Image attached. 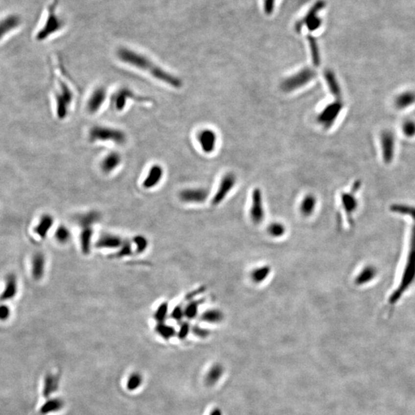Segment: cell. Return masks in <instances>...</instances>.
<instances>
[{
  "label": "cell",
  "instance_id": "obj_10",
  "mask_svg": "<svg viewBox=\"0 0 415 415\" xmlns=\"http://www.w3.org/2000/svg\"><path fill=\"white\" fill-rule=\"evenodd\" d=\"M235 184H236V176L234 173L228 172L226 175H224L215 191V195L211 199V205L216 206L223 203L224 200L227 198Z\"/></svg>",
  "mask_w": 415,
  "mask_h": 415
},
{
  "label": "cell",
  "instance_id": "obj_15",
  "mask_svg": "<svg viewBox=\"0 0 415 415\" xmlns=\"http://www.w3.org/2000/svg\"><path fill=\"white\" fill-rule=\"evenodd\" d=\"M394 136L392 132L385 130L381 134V146L382 158L386 164H390L394 156Z\"/></svg>",
  "mask_w": 415,
  "mask_h": 415
},
{
  "label": "cell",
  "instance_id": "obj_8",
  "mask_svg": "<svg viewBox=\"0 0 415 415\" xmlns=\"http://www.w3.org/2000/svg\"><path fill=\"white\" fill-rule=\"evenodd\" d=\"M135 100L138 102H146V99L144 97L138 96L134 92L128 87H122L118 89L111 98V106L115 111H123L127 105L128 101Z\"/></svg>",
  "mask_w": 415,
  "mask_h": 415
},
{
  "label": "cell",
  "instance_id": "obj_19",
  "mask_svg": "<svg viewBox=\"0 0 415 415\" xmlns=\"http://www.w3.org/2000/svg\"><path fill=\"white\" fill-rule=\"evenodd\" d=\"M21 24V19L17 15H9L0 20V40L9 32L16 29Z\"/></svg>",
  "mask_w": 415,
  "mask_h": 415
},
{
  "label": "cell",
  "instance_id": "obj_28",
  "mask_svg": "<svg viewBox=\"0 0 415 415\" xmlns=\"http://www.w3.org/2000/svg\"><path fill=\"white\" fill-rule=\"evenodd\" d=\"M415 103V93L406 91L397 95L394 99V106L397 109H405Z\"/></svg>",
  "mask_w": 415,
  "mask_h": 415
},
{
  "label": "cell",
  "instance_id": "obj_34",
  "mask_svg": "<svg viewBox=\"0 0 415 415\" xmlns=\"http://www.w3.org/2000/svg\"><path fill=\"white\" fill-rule=\"evenodd\" d=\"M63 405H64L63 401L59 398L49 400L42 406L41 409H40V413L43 414V415H46V414L52 413V412H58V411L61 410Z\"/></svg>",
  "mask_w": 415,
  "mask_h": 415
},
{
  "label": "cell",
  "instance_id": "obj_2",
  "mask_svg": "<svg viewBox=\"0 0 415 415\" xmlns=\"http://www.w3.org/2000/svg\"><path fill=\"white\" fill-rule=\"evenodd\" d=\"M390 209L394 213L410 216L412 219L410 243L402 277L398 286L389 297V303L394 304L399 301L415 280V207L408 205L394 204L391 206Z\"/></svg>",
  "mask_w": 415,
  "mask_h": 415
},
{
  "label": "cell",
  "instance_id": "obj_31",
  "mask_svg": "<svg viewBox=\"0 0 415 415\" xmlns=\"http://www.w3.org/2000/svg\"><path fill=\"white\" fill-rule=\"evenodd\" d=\"M100 218V215L97 211H92L85 213L78 216L77 221L79 226L83 228L92 227L93 224L96 223Z\"/></svg>",
  "mask_w": 415,
  "mask_h": 415
},
{
  "label": "cell",
  "instance_id": "obj_43",
  "mask_svg": "<svg viewBox=\"0 0 415 415\" xmlns=\"http://www.w3.org/2000/svg\"><path fill=\"white\" fill-rule=\"evenodd\" d=\"M131 253H132V246H131L130 242H124L116 254L118 258H122L125 256H129Z\"/></svg>",
  "mask_w": 415,
  "mask_h": 415
},
{
  "label": "cell",
  "instance_id": "obj_24",
  "mask_svg": "<svg viewBox=\"0 0 415 415\" xmlns=\"http://www.w3.org/2000/svg\"><path fill=\"white\" fill-rule=\"evenodd\" d=\"M225 319V315L222 310L218 308H209L202 313L200 315L201 321L206 322L208 324H220Z\"/></svg>",
  "mask_w": 415,
  "mask_h": 415
},
{
  "label": "cell",
  "instance_id": "obj_9",
  "mask_svg": "<svg viewBox=\"0 0 415 415\" xmlns=\"http://www.w3.org/2000/svg\"><path fill=\"white\" fill-rule=\"evenodd\" d=\"M249 217L251 221L255 225H258L265 220V210L263 195L259 188H254L252 193Z\"/></svg>",
  "mask_w": 415,
  "mask_h": 415
},
{
  "label": "cell",
  "instance_id": "obj_25",
  "mask_svg": "<svg viewBox=\"0 0 415 415\" xmlns=\"http://www.w3.org/2000/svg\"><path fill=\"white\" fill-rule=\"evenodd\" d=\"M54 218L50 215H44L40 218V222L34 229V232L38 234L40 238H46L48 231L53 226Z\"/></svg>",
  "mask_w": 415,
  "mask_h": 415
},
{
  "label": "cell",
  "instance_id": "obj_45",
  "mask_svg": "<svg viewBox=\"0 0 415 415\" xmlns=\"http://www.w3.org/2000/svg\"><path fill=\"white\" fill-rule=\"evenodd\" d=\"M192 333L196 337H199L200 338H206L209 335V331H208L206 328L199 327V326L195 325L192 327Z\"/></svg>",
  "mask_w": 415,
  "mask_h": 415
},
{
  "label": "cell",
  "instance_id": "obj_13",
  "mask_svg": "<svg viewBox=\"0 0 415 415\" xmlns=\"http://www.w3.org/2000/svg\"><path fill=\"white\" fill-rule=\"evenodd\" d=\"M361 181H356L353 184L351 192H344L341 195V203H342V208L346 213L348 219L352 218L353 214L356 211L358 208V201H357L355 193L361 187Z\"/></svg>",
  "mask_w": 415,
  "mask_h": 415
},
{
  "label": "cell",
  "instance_id": "obj_17",
  "mask_svg": "<svg viewBox=\"0 0 415 415\" xmlns=\"http://www.w3.org/2000/svg\"><path fill=\"white\" fill-rule=\"evenodd\" d=\"M122 158L119 152H110L104 156L103 159L101 160L100 166L101 171L104 174H111L112 172L116 170L121 163H122Z\"/></svg>",
  "mask_w": 415,
  "mask_h": 415
},
{
  "label": "cell",
  "instance_id": "obj_41",
  "mask_svg": "<svg viewBox=\"0 0 415 415\" xmlns=\"http://www.w3.org/2000/svg\"><path fill=\"white\" fill-rule=\"evenodd\" d=\"M401 129L405 136L409 138L415 136V122L413 120H406L402 124Z\"/></svg>",
  "mask_w": 415,
  "mask_h": 415
},
{
  "label": "cell",
  "instance_id": "obj_44",
  "mask_svg": "<svg viewBox=\"0 0 415 415\" xmlns=\"http://www.w3.org/2000/svg\"><path fill=\"white\" fill-rule=\"evenodd\" d=\"M190 330H191V327H190V324H188V322H183L177 332V336L179 337V339L183 340L188 336Z\"/></svg>",
  "mask_w": 415,
  "mask_h": 415
},
{
  "label": "cell",
  "instance_id": "obj_12",
  "mask_svg": "<svg viewBox=\"0 0 415 415\" xmlns=\"http://www.w3.org/2000/svg\"><path fill=\"white\" fill-rule=\"evenodd\" d=\"M196 140L201 149L206 154H211L215 152L218 142V136L215 131L208 128L202 129L197 133Z\"/></svg>",
  "mask_w": 415,
  "mask_h": 415
},
{
  "label": "cell",
  "instance_id": "obj_1",
  "mask_svg": "<svg viewBox=\"0 0 415 415\" xmlns=\"http://www.w3.org/2000/svg\"><path fill=\"white\" fill-rule=\"evenodd\" d=\"M116 55L122 63L146 72L161 83H165L172 88L180 89L183 87V81L178 76L168 72L141 52L132 48L122 47L117 50Z\"/></svg>",
  "mask_w": 415,
  "mask_h": 415
},
{
  "label": "cell",
  "instance_id": "obj_14",
  "mask_svg": "<svg viewBox=\"0 0 415 415\" xmlns=\"http://www.w3.org/2000/svg\"><path fill=\"white\" fill-rule=\"evenodd\" d=\"M107 99V90L104 86H98L92 92L86 102V108L88 113L95 114L102 109Z\"/></svg>",
  "mask_w": 415,
  "mask_h": 415
},
{
  "label": "cell",
  "instance_id": "obj_7",
  "mask_svg": "<svg viewBox=\"0 0 415 415\" xmlns=\"http://www.w3.org/2000/svg\"><path fill=\"white\" fill-rule=\"evenodd\" d=\"M56 114L59 119H64L68 115L70 106L73 101V92L67 83L59 80L56 93Z\"/></svg>",
  "mask_w": 415,
  "mask_h": 415
},
{
  "label": "cell",
  "instance_id": "obj_29",
  "mask_svg": "<svg viewBox=\"0 0 415 415\" xmlns=\"http://www.w3.org/2000/svg\"><path fill=\"white\" fill-rule=\"evenodd\" d=\"M377 274V270L374 266L368 265L365 267L355 278V283L358 285H365L370 282L371 280L374 279Z\"/></svg>",
  "mask_w": 415,
  "mask_h": 415
},
{
  "label": "cell",
  "instance_id": "obj_42",
  "mask_svg": "<svg viewBox=\"0 0 415 415\" xmlns=\"http://www.w3.org/2000/svg\"><path fill=\"white\" fill-rule=\"evenodd\" d=\"M133 242H134L135 245H136V252L138 253H142L146 250L147 247H148V240L146 239V238H145L144 236H141V235H138V236H136L133 239Z\"/></svg>",
  "mask_w": 415,
  "mask_h": 415
},
{
  "label": "cell",
  "instance_id": "obj_33",
  "mask_svg": "<svg viewBox=\"0 0 415 415\" xmlns=\"http://www.w3.org/2000/svg\"><path fill=\"white\" fill-rule=\"evenodd\" d=\"M58 378L52 374H48L46 376L43 385V396L48 397L52 393L57 389Z\"/></svg>",
  "mask_w": 415,
  "mask_h": 415
},
{
  "label": "cell",
  "instance_id": "obj_18",
  "mask_svg": "<svg viewBox=\"0 0 415 415\" xmlns=\"http://www.w3.org/2000/svg\"><path fill=\"white\" fill-rule=\"evenodd\" d=\"M124 241L117 234L106 233L99 237L95 242V247L102 249H118L122 246Z\"/></svg>",
  "mask_w": 415,
  "mask_h": 415
},
{
  "label": "cell",
  "instance_id": "obj_4",
  "mask_svg": "<svg viewBox=\"0 0 415 415\" xmlns=\"http://www.w3.org/2000/svg\"><path fill=\"white\" fill-rule=\"evenodd\" d=\"M58 3H59L58 0H53L50 5H48V13H47L45 23L43 24L42 29L36 35V39L39 41L46 40L49 36L59 32L64 27V21L56 13Z\"/></svg>",
  "mask_w": 415,
  "mask_h": 415
},
{
  "label": "cell",
  "instance_id": "obj_26",
  "mask_svg": "<svg viewBox=\"0 0 415 415\" xmlns=\"http://www.w3.org/2000/svg\"><path fill=\"white\" fill-rule=\"evenodd\" d=\"M272 269L269 265L256 267L250 273V278L254 284L259 285L266 281L270 276Z\"/></svg>",
  "mask_w": 415,
  "mask_h": 415
},
{
  "label": "cell",
  "instance_id": "obj_27",
  "mask_svg": "<svg viewBox=\"0 0 415 415\" xmlns=\"http://www.w3.org/2000/svg\"><path fill=\"white\" fill-rule=\"evenodd\" d=\"M93 238V229L92 227L83 228L81 231L80 241L81 250L85 254H88L91 251L92 243Z\"/></svg>",
  "mask_w": 415,
  "mask_h": 415
},
{
  "label": "cell",
  "instance_id": "obj_40",
  "mask_svg": "<svg viewBox=\"0 0 415 415\" xmlns=\"http://www.w3.org/2000/svg\"><path fill=\"white\" fill-rule=\"evenodd\" d=\"M142 378L139 373H133L129 376L127 381V389L129 391H135L139 388Z\"/></svg>",
  "mask_w": 415,
  "mask_h": 415
},
{
  "label": "cell",
  "instance_id": "obj_38",
  "mask_svg": "<svg viewBox=\"0 0 415 415\" xmlns=\"http://www.w3.org/2000/svg\"><path fill=\"white\" fill-rule=\"evenodd\" d=\"M308 42H309L310 48H311L312 62H313L315 67H319L321 62L320 53H319V47H318L316 40L311 36H308Z\"/></svg>",
  "mask_w": 415,
  "mask_h": 415
},
{
  "label": "cell",
  "instance_id": "obj_37",
  "mask_svg": "<svg viewBox=\"0 0 415 415\" xmlns=\"http://www.w3.org/2000/svg\"><path fill=\"white\" fill-rule=\"evenodd\" d=\"M71 232L67 226H60L56 229V233H55V238L57 240V242L60 244H67L69 242L71 239Z\"/></svg>",
  "mask_w": 415,
  "mask_h": 415
},
{
  "label": "cell",
  "instance_id": "obj_35",
  "mask_svg": "<svg viewBox=\"0 0 415 415\" xmlns=\"http://www.w3.org/2000/svg\"><path fill=\"white\" fill-rule=\"evenodd\" d=\"M156 331L158 335H160L165 340H168L177 335L176 330L172 326L165 324V322L158 324L156 327Z\"/></svg>",
  "mask_w": 415,
  "mask_h": 415
},
{
  "label": "cell",
  "instance_id": "obj_20",
  "mask_svg": "<svg viewBox=\"0 0 415 415\" xmlns=\"http://www.w3.org/2000/svg\"><path fill=\"white\" fill-rule=\"evenodd\" d=\"M324 79L327 84L328 90L331 95L335 97V99H343L342 98V92L340 84L338 83L336 75L332 70L327 69L324 72Z\"/></svg>",
  "mask_w": 415,
  "mask_h": 415
},
{
  "label": "cell",
  "instance_id": "obj_30",
  "mask_svg": "<svg viewBox=\"0 0 415 415\" xmlns=\"http://www.w3.org/2000/svg\"><path fill=\"white\" fill-rule=\"evenodd\" d=\"M224 369L220 364H215L209 369L206 377V384L208 386H212L218 380L220 379L223 374Z\"/></svg>",
  "mask_w": 415,
  "mask_h": 415
},
{
  "label": "cell",
  "instance_id": "obj_21",
  "mask_svg": "<svg viewBox=\"0 0 415 415\" xmlns=\"http://www.w3.org/2000/svg\"><path fill=\"white\" fill-rule=\"evenodd\" d=\"M46 258L42 253H37L33 255L32 259V277L36 281L43 278L45 273Z\"/></svg>",
  "mask_w": 415,
  "mask_h": 415
},
{
  "label": "cell",
  "instance_id": "obj_23",
  "mask_svg": "<svg viewBox=\"0 0 415 415\" xmlns=\"http://www.w3.org/2000/svg\"><path fill=\"white\" fill-rule=\"evenodd\" d=\"M317 203L318 201L313 194H308L304 196L299 207L301 215L304 217H310L313 215L316 210Z\"/></svg>",
  "mask_w": 415,
  "mask_h": 415
},
{
  "label": "cell",
  "instance_id": "obj_6",
  "mask_svg": "<svg viewBox=\"0 0 415 415\" xmlns=\"http://www.w3.org/2000/svg\"><path fill=\"white\" fill-rule=\"evenodd\" d=\"M344 108L343 99H335L322 109L316 117L317 123L324 130H328L340 115Z\"/></svg>",
  "mask_w": 415,
  "mask_h": 415
},
{
  "label": "cell",
  "instance_id": "obj_39",
  "mask_svg": "<svg viewBox=\"0 0 415 415\" xmlns=\"http://www.w3.org/2000/svg\"><path fill=\"white\" fill-rule=\"evenodd\" d=\"M168 315V303L163 302L158 307L155 312L154 318L158 324L164 323L166 320Z\"/></svg>",
  "mask_w": 415,
  "mask_h": 415
},
{
  "label": "cell",
  "instance_id": "obj_36",
  "mask_svg": "<svg viewBox=\"0 0 415 415\" xmlns=\"http://www.w3.org/2000/svg\"><path fill=\"white\" fill-rule=\"evenodd\" d=\"M200 304L201 301H192L187 304L186 306L184 308V318H186L188 320L195 319L199 315Z\"/></svg>",
  "mask_w": 415,
  "mask_h": 415
},
{
  "label": "cell",
  "instance_id": "obj_47",
  "mask_svg": "<svg viewBox=\"0 0 415 415\" xmlns=\"http://www.w3.org/2000/svg\"><path fill=\"white\" fill-rule=\"evenodd\" d=\"M10 315V309L5 305L0 306V320L5 321L9 319Z\"/></svg>",
  "mask_w": 415,
  "mask_h": 415
},
{
  "label": "cell",
  "instance_id": "obj_49",
  "mask_svg": "<svg viewBox=\"0 0 415 415\" xmlns=\"http://www.w3.org/2000/svg\"><path fill=\"white\" fill-rule=\"evenodd\" d=\"M210 415H222V411L219 408H215L214 410L211 411Z\"/></svg>",
  "mask_w": 415,
  "mask_h": 415
},
{
  "label": "cell",
  "instance_id": "obj_22",
  "mask_svg": "<svg viewBox=\"0 0 415 415\" xmlns=\"http://www.w3.org/2000/svg\"><path fill=\"white\" fill-rule=\"evenodd\" d=\"M18 285H17V279L15 275H9L6 279L5 289L2 295L0 296V301H6L13 299L17 293Z\"/></svg>",
  "mask_w": 415,
  "mask_h": 415
},
{
  "label": "cell",
  "instance_id": "obj_32",
  "mask_svg": "<svg viewBox=\"0 0 415 415\" xmlns=\"http://www.w3.org/2000/svg\"><path fill=\"white\" fill-rule=\"evenodd\" d=\"M286 226L281 222H272L267 227V232L271 237L280 238L286 234Z\"/></svg>",
  "mask_w": 415,
  "mask_h": 415
},
{
  "label": "cell",
  "instance_id": "obj_5",
  "mask_svg": "<svg viewBox=\"0 0 415 415\" xmlns=\"http://www.w3.org/2000/svg\"><path fill=\"white\" fill-rule=\"evenodd\" d=\"M317 73L309 67L301 69L299 72L288 76L281 82V89L284 92H292L311 83L316 77Z\"/></svg>",
  "mask_w": 415,
  "mask_h": 415
},
{
  "label": "cell",
  "instance_id": "obj_16",
  "mask_svg": "<svg viewBox=\"0 0 415 415\" xmlns=\"http://www.w3.org/2000/svg\"><path fill=\"white\" fill-rule=\"evenodd\" d=\"M164 168L160 164H154L149 168L146 176L142 182V187L145 189L149 190L156 188L161 183L164 177Z\"/></svg>",
  "mask_w": 415,
  "mask_h": 415
},
{
  "label": "cell",
  "instance_id": "obj_3",
  "mask_svg": "<svg viewBox=\"0 0 415 415\" xmlns=\"http://www.w3.org/2000/svg\"><path fill=\"white\" fill-rule=\"evenodd\" d=\"M89 141L90 142H113L118 145H125L127 141V135L122 129L107 126L94 125L89 132Z\"/></svg>",
  "mask_w": 415,
  "mask_h": 415
},
{
  "label": "cell",
  "instance_id": "obj_11",
  "mask_svg": "<svg viewBox=\"0 0 415 415\" xmlns=\"http://www.w3.org/2000/svg\"><path fill=\"white\" fill-rule=\"evenodd\" d=\"M208 191L204 188H188L180 191L179 198L185 204H202L208 198Z\"/></svg>",
  "mask_w": 415,
  "mask_h": 415
},
{
  "label": "cell",
  "instance_id": "obj_48",
  "mask_svg": "<svg viewBox=\"0 0 415 415\" xmlns=\"http://www.w3.org/2000/svg\"><path fill=\"white\" fill-rule=\"evenodd\" d=\"M275 2L276 0H264V5H265V10L267 13H272L274 7Z\"/></svg>",
  "mask_w": 415,
  "mask_h": 415
},
{
  "label": "cell",
  "instance_id": "obj_46",
  "mask_svg": "<svg viewBox=\"0 0 415 415\" xmlns=\"http://www.w3.org/2000/svg\"><path fill=\"white\" fill-rule=\"evenodd\" d=\"M171 316H172L174 320L177 321V322L181 321L183 318L184 317V308H182L181 306L176 307V308L172 310Z\"/></svg>",
  "mask_w": 415,
  "mask_h": 415
}]
</instances>
